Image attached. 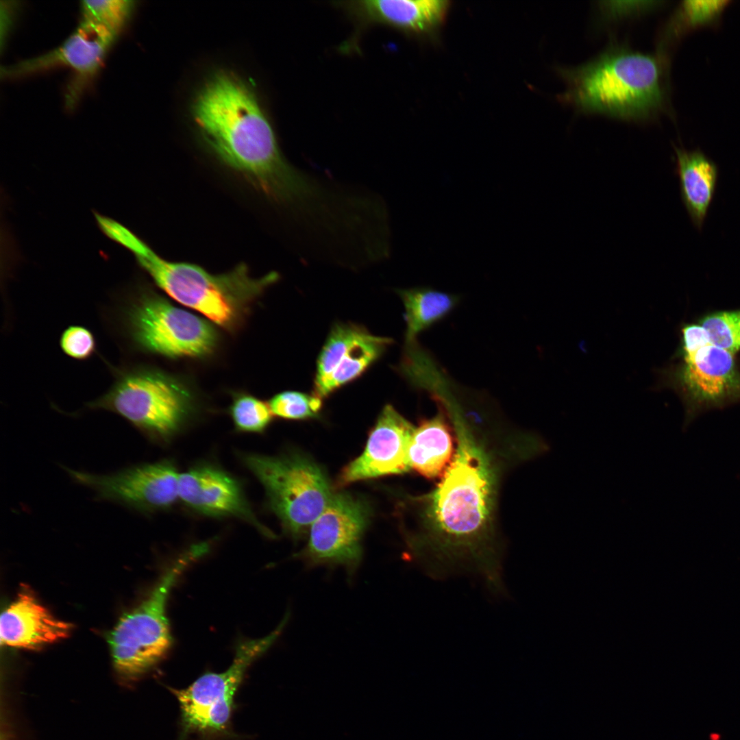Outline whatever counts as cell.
<instances>
[{
	"mask_svg": "<svg viewBox=\"0 0 740 740\" xmlns=\"http://www.w3.org/2000/svg\"><path fill=\"white\" fill-rule=\"evenodd\" d=\"M391 343L392 339L374 336L363 328L341 357L331 375L314 388V394L322 399L356 379L382 355Z\"/></svg>",
	"mask_w": 740,
	"mask_h": 740,
	"instance_id": "obj_21",
	"label": "cell"
},
{
	"mask_svg": "<svg viewBox=\"0 0 740 740\" xmlns=\"http://www.w3.org/2000/svg\"><path fill=\"white\" fill-rule=\"evenodd\" d=\"M66 471L75 482L92 489L99 498L141 513L164 510L179 499L180 473L170 461L142 464L108 475Z\"/></svg>",
	"mask_w": 740,
	"mask_h": 740,
	"instance_id": "obj_12",
	"label": "cell"
},
{
	"mask_svg": "<svg viewBox=\"0 0 740 740\" xmlns=\"http://www.w3.org/2000/svg\"><path fill=\"white\" fill-rule=\"evenodd\" d=\"M128 321L138 346L168 358L207 356L218 341L208 321L155 294L143 295L129 312Z\"/></svg>",
	"mask_w": 740,
	"mask_h": 740,
	"instance_id": "obj_9",
	"label": "cell"
},
{
	"mask_svg": "<svg viewBox=\"0 0 740 740\" xmlns=\"http://www.w3.org/2000/svg\"><path fill=\"white\" fill-rule=\"evenodd\" d=\"M71 630L70 624L55 617L27 587L0 619L1 643L15 648H38L66 638Z\"/></svg>",
	"mask_w": 740,
	"mask_h": 740,
	"instance_id": "obj_15",
	"label": "cell"
},
{
	"mask_svg": "<svg viewBox=\"0 0 740 740\" xmlns=\"http://www.w3.org/2000/svg\"><path fill=\"white\" fill-rule=\"evenodd\" d=\"M205 548L193 547L175 560L148 596L125 614L110 632L108 642L113 666L121 682L128 684L138 680L168 653L173 643L166 613L169 593Z\"/></svg>",
	"mask_w": 740,
	"mask_h": 740,
	"instance_id": "obj_6",
	"label": "cell"
},
{
	"mask_svg": "<svg viewBox=\"0 0 740 740\" xmlns=\"http://www.w3.org/2000/svg\"><path fill=\"white\" fill-rule=\"evenodd\" d=\"M322 399L299 391H286L273 396L268 402L273 415L287 419H305L318 415Z\"/></svg>",
	"mask_w": 740,
	"mask_h": 740,
	"instance_id": "obj_27",
	"label": "cell"
},
{
	"mask_svg": "<svg viewBox=\"0 0 740 740\" xmlns=\"http://www.w3.org/2000/svg\"><path fill=\"white\" fill-rule=\"evenodd\" d=\"M682 332L684 358L691 357L700 349L711 344L708 334L701 325H686Z\"/></svg>",
	"mask_w": 740,
	"mask_h": 740,
	"instance_id": "obj_30",
	"label": "cell"
},
{
	"mask_svg": "<svg viewBox=\"0 0 740 740\" xmlns=\"http://www.w3.org/2000/svg\"><path fill=\"white\" fill-rule=\"evenodd\" d=\"M229 412L235 428L242 432L261 433L272 420L269 404L246 393L234 392Z\"/></svg>",
	"mask_w": 740,
	"mask_h": 740,
	"instance_id": "obj_25",
	"label": "cell"
},
{
	"mask_svg": "<svg viewBox=\"0 0 740 740\" xmlns=\"http://www.w3.org/2000/svg\"><path fill=\"white\" fill-rule=\"evenodd\" d=\"M730 1H683L668 23L665 32L667 41L679 38L699 27L718 23Z\"/></svg>",
	"mask_w": 740,
	"mask_h": 740,
	"instance_id": "obj_22",
	"label": "cell"
},
{
	"mask_svg": "<svg viewBox=\"0 0 740 740\" xmlns=\"http://www.w3.org/2000/svg\"><path fill=\"white\" fill-rule=\"evenodd\" d=\"M558 71L566 84L558 99L585 112L643 120L663 112L668 104L664 53L616 46L585 64Z\"/></svg>",
	"mask_w": 740,
	"mask_h": 740,
	"instance_id": "obj_3",
	"label": "cell"
},
{
	"mask_svg": "<svg viewBox=\"0 0 740 740\" xmlns=\"http://www.w3.org/2000/svg\"><path fill=\"white\" fill-rule=\"evenodd\" d=\"M362 330V327L352 323H338L332 328L318 357L314 388L331 375L341 357Z\"/></svg>",
	"mask_w": 740,
	"mask_h": 740,
	"instance_id": "obj_24",
	"label": "cell"
},
{
	"mask_svg": "<svg viewBox=\"0 0 740 740\" xmlns=\"http://www.w3.org/2000/svg\"><path fill=\"white\" fill-rule=\"evenodd\" d=\"M193 115L217 158L269 199L301 212L317 208L319 188L285 160L255 94L241 79L215 73L197 95Z\"/></svg>",
	"mask_w": 740,
	"mask_h": 740,
	"instance_id": "obj_2",
	"label": "cell"
},
{
	"mask_svg": "<svg viewBox=\"0 0 740 740\" xmlns=\"http://www.w3.org/2000/svg\"><path fill=\"white\" fill-rule=\"evenodd\" d=\"M136 1L99 0L81 2V20L101 26L117 37L130 21Z\"/></svg>",
	"mask_w": 740,
	"mask_h": 740,
	"instance_id": "obj_23",
	"label": "cell"
},
{
	"mask_svg": "<svg viewBox=\"0 0 740 740\" xmlns=\"http://www.w3.org/2000/svg\"><path fill=\"white\" fill-rule=\"evenodd\" d=\"M369 509L349 493L333 494L328 506L310 528L306 546L294 555L306 568L342 567L351 580L362 558V539Z\"/></svg>",
	"mask_w": 740,
	"mask_h": 740,
	"instance_id": "obj_10",
	"label": "cell"
},
{
	"mask_svg": "<svg viewBox=\"0 0 740 740\" xmlns=\"http://www.w3.org/2000/svg\"><path fill=\"white\" fill-rule=\"evenodd\" d=\"M701 325L711 344L732 354L740 349V310L712 314L702 321Z\"/></svg>",
	"mask_w": 740,
	"mask_h": 740,
	"instance_id": "obj_26",
	"label": "cell"
},
{
	"mask_svg": "<svg viewBox=\"0 0 740 740\" xmlns=\"http://www.w3.org/2000/svg\"><path fill=\"white\" fill-rule=\"evenodd\" d=\"M184 384L154 370H137L120 378L111 389L90 402L92 409L114 412L150 439L165 441L177 433L193 411Z\"/></svg>",
	"mask_w": 740,
	"mask_h": 740,
	"instance_id": "obj_7",
	"label": "cell"
},
{
	"mask_svg": "<svg viewBox=\"0 0 740 740\" xmlns=\"http://www.w3.org/2000/svg\"><path fill=\"white\" fill-rule=\"evenodd\" d=\"M348 10L360 21L378 23L408 33L422 34L444 21L450 2L445 0H363L352 1Z\"/></svg>",
	"mask_w": 740,
	"mask_h": 740,
	"instance_id": "obj_16",
	"label": "cell"
},
{
	"mask_svg": "<svg viewBox=\"0 0 740 740\" xmlns=\"http://www.w3.org/2000/svg\"><path fill=\"white\" fill-rule=\"evenodd\" d=\"M732 354L710 344L684 358L676 378L695 399L718 401L739 384Z\"/></svg>",
	"mask_w": 740,
	"mask_h": 740,
	"instance_id": "obj_17",
	"label": "cell"
},
{
	"mask_svg": "<svg viewBox=\"0 0 740 740\" xmlns=\"http://www.w3.org/2000/svg\"><path fill=\"white\" fill-rule=\"evenodd\" d=\"M658 3L657 1H602L600 8L608 19H619L650 10Z\"/></svg>",
	"mask_w": 740,
	"mask_h": 740,
	"instance_id": "obj_29",
	"label": "cell"
},
{
	"mask_svg": "<svg viewBox=\"0 0 740 740\" xmlns=\"http://www.w3.org/2000/svg\"><path fill=\"white\" fill-rule=\"evenodd\" d=\"M60 347L67 356L77 360H85L93 354L96 343L89 330L83 326L72 325L62 334Z\"/></svg>",
	"mask_w": 740,
	"mask_h": 740,
	"instance_id": "obj_28",
	"label": "cell"
},
{
	"mask_svg": "<svg viewBox=\"0 0 740 740\" xmlns=\"http://www.w3.org/2000/svg\"><path fill=\"white\" fill-rule=\"evenodd\" d=\"M405 308L406 343H415L417 336L447 315L459 297L429 286L397 290Z\"/></svg>",
	"mask_w": 740,
	"mask_h": 740,
	"instance_id": "obj_20",
	"label": "cell"
},
{
	"mask_svg": "<svg viewBox=\"0 0 740 740\" xmlns=\"http://www.w3.org/2000/svg\"><path fill=\"white\" fill-rule=\"evenodd\" d=\"M121 245L135 255L140 266L171 298L229 331L241 325L252 303L279 279L274 271L252 278L245 263L227 272L212 274L195 264L168 261L132 232L125 235Z\"/></svg>",
	"mask_w": 740,
	"mask_h": 740,
	"instance_id": "obj_4",
	"label": "cell"
},
{
	"mask_svg": "<svg viewBox=\"0 0 740 740\" xmlns=\"http://www.w3.org/2000/svg\"><path fill=\"white\" fill-rule=\"evenodd\" d=\"M457 447L434 490L417 499L421 529L408 538L412 557L434 578L480 576L502 582L503 543L496 525L501 465L484 434L455 421Z\"/></svg>",
	"mask_w": 740,
	"mask_h": 740,
	"instance_id": "obj_1",
	"label": "cell"
},
{
	"mask_svg": "<svg viewBox=\"0 0 740 740\" xmlns=\"http://www.w3.org/2000/svg\"><path fill=\"white\" fill-rule=\"evenodd\" d=\"M178 496L186 506L199 513L237 517L253 525L262 534L273 536L254 514L240 483L217 467L199 465L180 473Z\"/></svg>",
	"mask_w": 740,
	"mask_h": 740,
	"instance_id": "obj_14",
	"label": "cell"
},
{
	"mask_svg": "<svg viewBox=\"0 0 740 740\" xmlns=\"http://www.w3.org/2000/svg\"><path fill=\"white\" fill-rule=\"evenodd\" d=\"M415 429L391 405L385 406L364 452L342 470L338 485L409 471L408 452Z\"/></svg>",
	"mask_w": 740,
	"mask_h": 740,
	"instance_id": "obj_13",
	"label": "cell"
},
{
	"mask_svg": "<svg viewBox=\"0 0 740 740\" xmlns=\"http://www.w3.org/2000/svg\"><path fill=\"white\" fill-rule=\"evenodd\" d=\"M674 149L681 200L693 225L701 231L715 194L719 168L700 149Z\"/></svg>",
	"mask_w": 740,
	"mask_h": 740,
	"instance_id": "obj_18",
	"label": "cell"
},
{
	"mask_svg": "<svg viewBox=\"0 0 740 740\" xmlns=\"http://www.w3.org/2000/svg\"><path fill=\"white\" fill-rule=\"evenodd\" d=\"M450 429L443 412L415 428L408 452L410 469L427 478L441 477L455 452Z\"/></svg>",
	"mask_w": 740,
	"mask_h": 740,
	"instance_id": "obj_19",
	"label": "cell"
},
{
	"mask_svg": "<svg viewBox=\"0 0 740 740\" xmlns=\"http://www.w3.org/2000/svg\"><path fill=\"white\" fill-rule=\"evenodd\" d=\"M243 462L262 484L284 531L295 539L310 528L333 495L321 469L300 455L251 454Z\"/></svg>",
	"mask_w": 740,
	"mask_h": 740,
	"instance_id": "obj_8",
	"label": "cell"
},
{
	"mask_svg": "<svg viewBox=\"0 0 740 740\" xmlns=\"http://www.w3.org/2000/svg\"><path fill=\"white\" fill-rule=\"evenodd\" d=\"M16 2L15 1H1V49L3 45L5 42V39L10 32L12 23L14 21V17L15 16V11L17 8Z\"/></svg>",
	"mask_w": 740,
	"mask_h": 740,
	"instance_id": "obj_31",
	"label": "cell"
},
{
	"mask_svg": "<svg viewBox=\"0 0 740 740\" xmlns=\"http://www.w3.org/2000/svg\"><path fill=\"white\" fill-rule=\"evenodd\" d=\"M288 612L268 635L238 643L230 666L222 672H206L184 689L168 687L180 707L177 740H237L232 724L236 695L251 665L275 642L285 628Z\"/></svg>",
	"mask_w": 740,
	"mask_h": 740,
	"instance_id": "obj_5",
	"label": "cell"
},
{
	"mask_svg": "<svg viewBox=\"0 0 740 740\" xmlns=\"http://www.w3.org/2000/svg\"><path fill=\"white\" fill-rule=\"evenodd\" d=\"M117 36L85 21L58 47L42 55L1 66V77L19 79L53 69L67 67L72 77L66 86L65 106L73 110L93 82Z\"/></svg>",
	"mask_w": 740,
	"mask_h": 740,
	"instance_id": "obj_11",
	"label": "cell"
}]
</instances>
